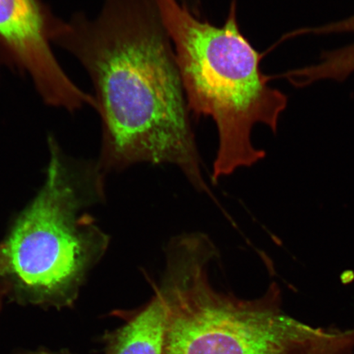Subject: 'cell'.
<instances>
[{"label":"cell","mask_w":354,"mask_h":354,"mask_svg":"<svg viewBox=\"0 0 354 354\" xmlns=\"http://www.w3.org/2000/svg\"><path fill=\"white\" fill-rule=\"evenodd\" d=\"M52 43L81 63L102 122L104 174L140 163L179 168L199 193L203 178L174 43L157 0H104L95 19L55 17Z\"/></svg>","instance_id":"1"},{"label":"cell","mask_w":354,"mask_h":354,"mask_svg":"<svg viewBox=\"0 0 354 354\" xmlns=\"http://www.w3.org/2000/svg\"><path fill=\"white\" fill-rule=\"evenodd\" d=\"M165 253L156 291L166 307L165 354H353L354 329L287 315L275 283L254 300L216 290L209 269L219 252L205 233L172 237Z\"/></svg>","instance_id":"2"},{"label":"cell","mask_w":354,"mask_h":354,"mask_svg":"<svg viewBox=\"0 0 354 354\" xmlns=\"http://www.w3.org/2000/svg\"><path fill=\"white\" fill-rule=\"evenodd\" d=\"M174 43L188 107L196 119L210 117L218 133L212 180L214 183L265 158L252 142L263 124L277 134L288 97L269 85L261 69L263 55L241 32L236 0L224 24L194 16L177 0H157Z\"/></svg>","instance_id":"3"},{"label":"cell","mask_w":354,"mask_h":354,"mask_svg":"<svg viewBox=\"0 0 354 354\" xmlns=\"http://www.w3.org/2000/svg\"><path fill=\"white\" fill-rule=\"evenodd\" d=\"M44 184L0 243V281L32 302L68 305L107 251L110 237L83 209L104 201L97 162L73 165L50 139Z\"/></svg>","instance_id":"4"},{"label":"cell","mask_w":354,"mask_h":354,"mask_svg":"<svg viewBox=\"0 0 354 354\" xmlns=\"http://www.w3.org/2000/svg\"><path fill=\"white\" fill-rule=\"evenodd\" d=\"M55 17L42 0H0V65L28 75L51 107L95 109L94 96L72 82L53 53Z\"/></svg>","instance_id":"5"},{"label":"cell","mask_w":354,"mask_h":354,"mask_svg":"<svg viewBox=\"0 0 354 354\" xmlns=\"http://www.w3.org/2000/svg\"><path fill=\"white\" fill-rule=\"evenodd\" d=\"M127 317L126 324L107 336L105 354H165L167 312L156 290L147 304Z\"/></svg>","instance_id":"6"},{"label":"cell","mask_w":354,"mask_h":354,"mask_svg":"<svg viewBox=\"0 0 354 354\" xmlns=\"http://www.w3.org/2000/svg\"><path fill=\"white\" fill-rule=\"evenodd\" d=\"M354 32V15L343 20L309 29L311 35ZM318 71L326 80L343 82L354 73V43L336 50L323 52Z\"/></svg>","instance_id":"7"},{"label":"cell","mask_w":354,"mask_h":354,"mask_svg":"<svg viewBox=\"0 0 354 354\" xmlns=\"http://www.w3.org/2000/svg\"><path fill=\"white\" fill-rule=\"evenodd\" d=\"M181 6L187 7L194 16L201 17L202 0H177Z\"/></svg>","instance_id":"8"},{"label":"cell","mask_w":354,"mask_h":354,"mask_svg":"<svg viewBox=\"0 0 354 354\" xmlns=\"http://www.w3.org/2000/svg\"><path fill=\"white\" fill-rule=\"evenodd\" d=\"M26 354H69L66 353H51L47 351H37V352H32Z\"/></svg>","instance_id":"9"},{"label":"cell","mask_w":354,"mask_h":354,"mask_svg":"<svg viewBox=\"0 0 354 354\" xmlns=\"http://www.w3.org/2000/svg\"><path fill=\"white\" fill-rule=\"evenodd\" d=\"M3 293V292L2 290V287H1V286H0V298H1Z\"/></svg>","instance_id":"10"}]
</instances>
